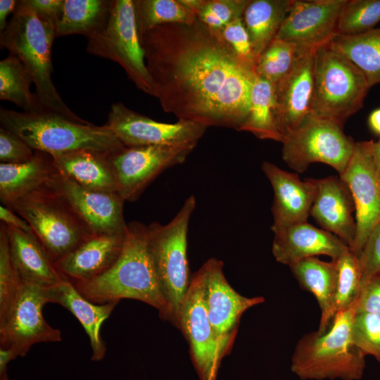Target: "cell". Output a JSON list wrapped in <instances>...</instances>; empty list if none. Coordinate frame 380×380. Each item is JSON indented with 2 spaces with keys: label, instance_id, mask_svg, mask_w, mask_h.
I'll return each instance as SVG.
<instances>
[{
  "label": "cell",
  "instance_id": "obj_46",
  "mask_svg": "<svg viewBox=\"0 0 380 380\" xmlns=\"http://www.w3.org/2000/svg\"><path fill=\"white\" fill-rule=\"evenodd\" d=\"M0 219L1 222L13 226L25 232H32L27 222L5 205L0 206Z\"/></svg>",
  "mask_w": 380,
  "mask_h": 380
},
{
  "label": "cell",
  "instance_id": "obj_25",
  "mask_svg": "<svg viewBox=\"0 0 380 380\" xmlns=\"http://www.w3.org/2000/svg\"><path fill=\"white\" fill-rule=\"evenodd\" d=\"M111 153L81 149L51 156L58 172L88 189L118 192V182Z\"/></svg>",
  "mask_w": 380,
  "mask_h": 380
},
{
  "label": "cell",
  "instance_id": "obj_27",
  "mask_svg": "<svg viewBox=\"0 0 380 380\" xmlns=\"http://www.w3.org/2000/svg\"><path fill=\"white\" fill-rule=\"evenodd\" d=\"M51 302L69 310L80 322L89 338L92 350L91 360H101L106 352L101 327L115 307V302L96 304L85 298L68 279L51 289Z\"/></svg>",
  "mask_w": 380,
  "mask_h": 380
},
{
  "label": "cell",
  "instance_id": "obj_30",
  "mask_svg": "<svg viewBox=\"0 0 380 380\" xmlns=\"http://www.w3.org/2000/svg\"><path fill=\"white\" fill-rule=\"evenodd\" d=\"M328 44L353 63L369 88L380 83V28L357 35H336Z\"/></svg>",
  "mask_w": 380,
  "mask_h": 380
},
{
  "label": "cell",
  "instance_id": "obj_7",
  "mask_svg": "<svg viewBox=\"0 0 380 380\" xmlns=\"http://www.w3.org/2000/svg\"><path fill=\"white\" fill-rule=\"evenodd\" d=\"M369 89L363 73L328 44L315 49L310 115L343 127Z\"/></svg>",
  "mask_w": 380,
  "mask_h": 380
},
{
  "label": "cell",
  "instance_id": "obj_37",
  "mask_svg": "<svg viewBox=\"0 0 380 380\" xmlns=\"http://www.w3.org/2000/svg\"><path fill=\"white\" fill-rule=\"evenodd\" d=\"M197 18L213 30H220L242 18L250 0H180Z\"/></svg>",
  "mask_w": 380,
  "mask_h": 380
},
{
  "label": "cell",
  "instance_id": "obj_39",
  "mask_svg": "<svg viewBox=\"0 0 380 380\" xmlns=\"http://www.w3.org/2000/svg\"><path fill=\"white\" fill-rule=\"evenodd\" d=\"M22 280L15 269L9 251L6 224L0 227V322L13 305Z\"/></svg>",
  "mask_w": 380,
  "mask_h": 380
},
{
  "label": "cell",
  "instance_id": "obj_32",
  "mask_svg": "<svg viewBox=\"0 0 380 380\" xmlns=\"http://www.w3.org/2000/svg\"><path fill=\"white\" fill-rule=\"evenodd\" d=\"M274 110V84L256 76L251 92L249 112L239 131L251 132L260 139L281 142Z\"/></svg>",
  "mask_w": 380,
  "mask_h": 380
},
{
  "label": "cell",
  "instance_id": "obj_23",
  "mask_svg": "<svg viewBox=\"0 0 380 380\" xmlns=\"http://www.w3.org/2000/svg\"><path fill=\"white\" fill-rule=\"evenodd\" d=\"M126 231L91 236L55 262L56 268L71 282L89 280L102 274L120 255Z\"/></svg>",
  "mask_w": 380,
  "mask_h": 380
},
{
  "label": "cell",
  "instance_id": "obj_8",
  "mask_svg": "<svg viewBox=\"0 0 380 380\" xmlns=\"http://www.w3.org/2000/svg\"><path fill=\"white\" fill-rule=\"evenodd\" d=\"M8 208L27 222L54 263L94 235L49 186L18 200Z\"/></svg>",
  "mask_w": 380,
  "mask_h": 380
},
{
  "label": "cell",
  "instance_id": "obj_26",
  "mask_svg": "<svg viewBox=\"0 0 380 380\" xmlns=\"http://www.w3.org/2000/svg\"><path fill=\"white\" fill-rule=\"evenodd\" d=\"M51 155L35 151L29 160L0 163V198L9 208L18 200L49 186L58 173Z\"/></svg>",
  "mask_w": 380,
  "mask_h": 380
},
{
  "label": "cell",
  "instance_id": "obj_20",
  "mask_svg": "<svg viewBox=\"0 0 380 380\" xmlns=\"http://www.w3.org/2000/svg\"><path fill=\"white\" fill-rule=\"evenodd\" d=\"M261 167L274 191L273 233L307 222L317 191L315 179L302 181L297 174L285 171L268 161H264Z\"/></svg>",
  "mask_w": 380,
  "mask_h": 380
},
{
  "label": "cell",
  "instance_id": "obj_29",
  "mask_svg": "<svg viewBox=\"0 0 380 380\" xmlns=\"http://www.w3.org/2000/svg\"><path fill=\"white\" fill-rule=\"evenodd\" d=\"M293 0H250L243 22L256 58L275 39Z\"/></svg>",
  "mask_w": 380,
  "mask_h": 380
},
{
  "label": "cell",
  "instance_id": "obj_21",
  "mask_svg": "<svg viewBox=\"0 0 380 380\" xmlns=\"http://www.w3.org/2000/svg\"><path fill=\"white\" fill-rule=\"evenodd\" d=\"M315 181L317 191L310 215L322 229L338 236L350 249L357 226L355 203L348 186L336 176Z\"/></svg>",
  "mask_w": 380,
  "mask_h": 380
},
{
  "label": "cell",
  "instance_id": "obj_16",
  "mask_svg": "<svg viewBox=\"0 0 380 380\" xmlns=\"http://www.w3.org/2000/svg\"><path fill=\"white\" fill-rule=\"evenodd\" d=\"M373 140L355 142L350 162L340 175L355 206L356 235L350 249L357 256L374 227L380 222V180L372 155Z\"/></svg>",
  "mask_w": 380,
  "mask_h": 380
},
{
  "label": "cell",
  "instance_id": "obj_36",
  "mask_svg": "<svg viewBox=\"0 0 380 380\" xmlns=\"http://www.w3.org/2000/svg\"><path fill=\"white\" fill-rule=\"evenodd\" d=\"M337 267L332 316L353 306L361 290V272L357 255L350 248L334 260Z\"/></svg>",
  "mask_w": 380,
  "mask_h": 380
},
{
  "label": "cell",
  "instance_id": "obj_38",
  "mask_svg": "<svg viewBox=\"0 0 380 380\" xmlns=\"http://www.w3.org/2000/svg\"><path fill=\"white\" fill-rule=\"evenodd\" d=\"M380 21V0H346L338 21V34L357 35Z\"/></svg>",
  "mask_w": 380,
  "mask_h": 380
},
{
  "label": "cell",
  "instance_id": "obj_31",
  "mask_svg": "<svg viewBox=\"0 0 380 380\" xmlns=\"http://www.w3.org/2000/svg\"><path fill=\"white\" fill-rule=\"evenodd\" d=\"M110 4V0H63L61 14L55 23L56 37H91L104 25Z\"/></svg>",
  "mask_w": 380,
  "mask_h": 380
},
{
  "label": "cell",
  "instance_id": "obj_24",
  "mask_svg": "<svg viewBox=\"0 0 380 380\" xmlns=\"http://www.w3.org/2000/svg\"><path fill=\"white\" fill-rule=\"evenodd\" d=\"M6 225L11 260L22 281L52 288L65 279L32 232Z\"/></svg>",
  "mask_w": 380,
  "mask_h": 380
},
{
  "label": "cell",
  "instance_id": "obj_34",
  "mask_svg": "<svg viewBox=\"0 0 380 380\" xmlns=\"http://www.w3.org/2000/svg\"><path fill=\"white\" fill-rule=\"evenodd\" d=\"M138 32L169 23L191 24L196 14L180 0H134Z\"/></svg>",
  "mask_w": 380,
  "mask_h": 380
},
{
  "label": "cell",
  "instance_id": "obj_3",
  "mask_svg": "<svg viewBox=\"0 0 380 380\" xmlns=\"http://www.w3.org/2000/svg\"><path fill=\"white\" fill-rule=\"evenodd\" d=\"M56 37L55 22L20 0L0 34V45L27 68L33 78L34 94L46 110L81 120L64 102L51 78V49Z\"/></svg>",
  "mask_w": 380,
  "mask_h": 380
},
{
  "label": "cell",
  "instance_id": "obj_10",
  "mask_svg": "<svg viewBox=\"0 0 380 380\" xmlns=\"http://www.w3.org/2000/svg\"><path fill=\"white\" fill-rule=\"evenodd\" d=\"M281 157L298 173L310 165L322 163L341 175L353 156L355 142L343 127L330 121L308 115L300 125L283 137Z\"/></svg>",
  "mask_w": 380,
  "mask_h": 380
},
{
  "label": "cell",
  "instance_id": "obj_15",
  "mask_svg": "<svg viewBox=\"0 0 380 380\" xmlns=\"http://www.w3.org/2000/svg\"><path fill=\"white\" fill-rule=\"evenodd\" d=\"M205 274V298L207 312L222 356L229 355L240 319L248 308L265 302L262 296L248 298L236 292L227 281L224 263L208 259L203 265Z\"/></svg>",
  "mask_w": 380,
  "mask_h": 380
},
{
  "label": "cell",
  "instance_id": "obj_51",
  "mask_svg": "<svg viewBox=\"0 0 380 380\" xmlns=\"http://www.w3.org/2000/svg\"><path fill=\"white\" fill-rule=\"evenodd\" d=\"M0 380H8L6 372L0 374Z\"/></svg>",
  "mask_w": 380,
  "mask_h": 380
},
{
  "label": "cell",
  "instance_id": "obj_9",
  "mask_svg": "<svg viewBox=\"0 0 380 380\" xmlns=\"http://www.w3.org/2000/svg\"><path fill=\"white\" fill-rule=\"evenodd\" d=\"M86 51L118 63L139 89L154 96L137 27L134 0H110L107 19L87 38Z\"/></svg>",
  "mask_w": 380,
  "mask_h": 380
},
{
  "label": "cell",
  "instance_id": "obj_35",
  "mask_svg": "<svg viewBox=\"0 0 380 380\" xmlns=\"http://www.w3.org/2000/svg\"><path fill=\"white\" fill-rule=\"evenodd\" d=\"M310 49L313 48H305L290 42L274 39L257 58L255 75L274 84Z\"/></svg>",
  "mask_w": 380,
  "mask_h": 380
},
{
  "label": "cell",
  "instance_id": "obj_45",
  "mask_svg": "<svg viewBox=\"0 0 380 380\" xmlns=\"http://www.w3.org/2000/svg\"><path fill=\"white\" fill-rule=\"evenodd\" d=\"M25 2L41 14L52 19L58 20L63 4V0H25Z\"/></svg>",
  "mask_w": 380,
  "mask_h": 380
},
{
  "label": "cell",
  "instance_id": "obj_40",
  "mask_svg": "<svg viewBox=\"0 0 380 380\" xmlns=\"http://www.w3.org/2000/svg\"><path fill=\"white\" fill-rule=\"evenodd\" d=\"M352 338L365 356L372 355L380 363V315L356 312L352 325Z\"/></svg>",
  "mask_w": 380,
  "mask_h": 380
},
{
  "label": "cell",
  "instance_id": "obj_28",
  "mask_svg": "<svg viewBox=\"0 0 380 380\" xmlns=\"http://www.w3.org/2000/svg\"><path fill=\"white\" fill-rule=\"evenodd\" d=\"M289 267L300 286L315 297L321 310L317 331H326L334 319L331 311L337 279L336 261L327 262L310 257Z\"/></svg>",
  "mask_w": 380,
  "mask_h": 380
},
{
  "label": "cell",
  "instance_id": "obj_41",
  "mask_svg": "<svg viewBox=\"0 0 380 380\" xmlns=\"http://www.w3.org/2000/svg\"><path fill=\"white\" fill-rule=\"evenodd\" d=\"M215 31L219 32L239 61L246 68L255 73V68L257 58L249 35L244 26L243 18H237L220 30Z\"/></svg>",
  "mask_w": 380,
  "mask_h": 380
},
{
  "label": "cell",
  "instance_id": "obj_42",
  "mask_svg": "<svg viewBox=\"0 0 380 380\" xmlns=\"http://www.w3.org/2000/svg\"><path fill=\"white\" fill-rule=\"evenodd\" d=\"M34 151L23 139L13 132L0 127L1 163H21L30 160Z\"/></svg>",
  "mask_w": 380,
  "mask_h": 380
},
{
  "label": "cell",
  "instance_id": "obj_14",
  "mask_svg": "<svg viewBox=\"0 0 380 380\" xmlns=\"http://www.w3.org/2000/svg\"><path fill=\"white\" fill-rule=\"evenodd\" d=\"M106 125L125 146L196 147L207 128L186 120H178L175 123L158 122L134 111L120 102L112 104Z\"/></svg>",
  "mask_w": 380,
  "mask_h": 380
},
{
  "label": "cell",
  "instance_id": "obj_6",
  "mask_svg": "<svg viewBox=\"0 0 380 380\" xmlns=\"http://www.w3.org/2000/svg\"><path fill=\"white\" fill-rule=\"evenodd\" d=\"M196 205V198L191 196L170 222L165 224L153 222L146 228L147 248L166 303L162 319L177 328L181 305L192 277L187 258V234Z\"/></svg>",
  "mask_w": 380,
  "mask_h": 380
},
{
  "label": "cell",
  "instance_id": "obj_49",
  "mask_svg": "<svg viewBox=\"0 0 380 380\" xmlns=\"http://www.w3.org/2000/svg\"><path fill=\"white\" fill-rule=\"evenodd\" d=\"M367 123L370 130L374 134L380 136V108L371 112Z\"/></svg>",
  "mask_w": 380,
  "mask_h": 380
},
{
  "label": "cell",
  "instance_id": "obj_48",
  "mask_svg": "<svg viewBox=\"0 0 380 380\" xmlns=\"http://www.w3.org/2000/svg\"><path fill=\"white\" fill-rule=\"evenodd\" d=\"M17 357V354L12 348L0 347V374L6 372L8 362Z\"/></svg>",
  "mask_w": 380,
  "mask_h": 380
},
{
  "label": "cell",
  "instance_id": "obj_33",
  "mask_svg": "<svg viewBox=\"0 0 380 380\" xmlns=\"http://www.w3.org/2000/svg\"><path fill=\"white\" fill-rule=\"evenodd\" d=\"M33 78L23 63L9 55L0 61V99L13 103L25 113L46 110L30 91Z\"/></svg>",
  "mask_w": 380,
  "mask_h": 380
},
{
  "label": "cell",
  "instance_id": "obj_50",
  "mask_svg": "<svg viewBox=\"0 0 380 380\" xmlns=\"http://www.w3.org/2000/svg\"><path fill=\"white\" fill-rule=\"evenodd\" d=\"M372 155L377 176L380 180V139L372 144Z\"/></svg>",
  "mask_w": 380,
  "mask_h": 380
},
{
  "label": "cell",
  "instance_id": "obj_1",
  "mask_svg": "<svg viewBox=\"0 0 380 380\" xmlns=\"http://www.w3.org/2000/svg\"><path fill=\"white\" fill-rule=\"evenodd\" d=\"M155 94L165 113L206 127L240 130L255 73L198 18L138 32Z\"/></svg>",
  "mask_w": 380,
  "mask_h": 380
},
{
  "label": "cell",
  "instance_id": "obj_44",
  "mask_svg": "<svg viewBox=\"0 0 380 380\" xmlns=\"http://www.w3.org/2000/svg\"><path fill=\"white\" fill-rule=\"evenodd\" d=\"M356 312H368L380 315V272L361 284Z\"/></svg>",
  "mask_w": 380,
  "mask_h": 380
},
{
  "label": "cell",
  "instance_id": "obj_12",
  "mask_svg": "<svg viewBox=\"0 0 380 380\" xmlns=\"http://www.w3.org/2000/svg\"><path fill=\"white\" fill-rule=\"evenodd\" d=\"M205 274L201 267L191 277L182 303L178 329L186 338L201 380H217L222 356L210 323L205 298Z\"/></svg>",
  "mask_w": 380,
  "mask_h": 380
},
{
  "label": "cell",
  "instance_id": "obj_5",
  "mask_svg": "<svg viewBox=\"0 0 380 380\" xmlns=\"http://www.w3.org/2000/svg\"><path fill=\"white\" fill-rule=\"evenodd\" d=\"M0 123L34 151L51 156L81 149L115 153L125 146L106 125L98 126L51 111L25 113L1 108Z\"/></svg>",
  "mask_w": 380,
  "mask_h": 380
},
{
  "label": "cell",
  "instance_id": "obj_43",
  "mask_svg": "<svg viewBox=\"0 0 380 380\" xmlns=\"http://www.w3.org/2000/svg\"><path fill=\"white\" fill-rule=\"evenodd\" d=\"M357 257L362 276L361 284L380 272V222L372 230Z\"/></svg>",
  "mask_w": 380,
  "mask_h": 380
},
{
  "label": "cell",
  "instance_id": "obj_22",
  "mask_svg": "<svg viewBox=\"0 0 380 380\" xmlns=\"http://www.w3.org/2000/svg\"><path fill=\"white\" fill-rule=\"evenodd\" d=\"M274 234L272 254L278 262L288 266L302 259L320 255L335 260L349 249L336 235L308 222L289 226Z\"/></svg>",
  "mask_w": 380,
  "mask_h": 380
},
{
  "label": "cell",
  "instance_id": "obj_47",
  "mask_svg": "<svg viewBox=\"0 0 380 380\" xmlns=\"http://www.w3.org/2000/svg\"><path fill=\"white\" fill-rule=\"evenodd\" d=\"M18 1L15 0H0V32L6 29L8 25L7 17L15 12Z\"/></svg>",
  "mask_w": 380,
  "mask_h": 380
},
{
  "label": "cell",
  "instance_id": "obj_2",
  "mask_svg": "<svg viewBox=\"0 0 380 380\" xmlns=\"http://www.w3.org/2000/svg\"><path fill=\"white\" fill-rule=\"evenodd\" d=\"M146 228L139 222L127 224L123 248L115 263L92 279L70 282L94 303L135 299L157 309L162 319L166 303L147 248Z\"/></svg>",
  "mask_w": 380,
  "mask_h": 380
},
{
  "label": "cell",
  "instance_id": "obj_4",
  "mask_svg": "<svg viewBox=\"0 0 380 380\" xmlns=\"http://www.w3.org/2000/svg\"><path fill=\"white\" fill-rule=\"evenodd\" d=\"M357 308V301L336 313L326 331L308 333L299 339L291 363L296 376L301 380H359L362 377L365 355L352 338Z\"/></svg>",
  "mask_w": 380,
  "mask_h": 380
},
{
  "label": "cell",
  "instance_id": "obj_18",
  "mask_svg": "<svg viewBox=\"0 0 380 380\" xmlns=\"http://www.w3.org/2000/svg\"><path fill=\"white\" fill-rule=\"evenodd\" d=\"M346 0H293L275 39L305 48L328 44L338 34V21Z\"/></svg>",
  "mask_w": 380,
  "mask_h": 380
},
{
  "label": "cell",
  "instance_id": "obj_13",
  "mask_svg": "<svg viewBox=\"0 0 380 380\" xmlns=\"http://www.w3.org/2000/svg\"><path fill=\"white\" fill-rule=\"evenodd\" d=\"M193 146H124L111 153L118 192L125 201H134L160 173L185 161Z\"/></svg>",
  "mask_w": 380,
  "mask_h": 380
},
{
  "label": "cell",
  "instance_id": "obj_11",
  "mask_svg": "<svg viewBox=\"0 0 380 380\" xmlns=\"http://www.w3.org/2000/svg\"><path fill=\"white\" fill-rule=\"evenodd\" d=\"M51 289L22 281L13 305L0 322V347L25 356L34 344L61 341V331L43 316L44 305L51 302Z\"/></svg>",
  "mask_w": 380,
  "mask_h": 380
},
{
  "label": "cell",
  "instance_id": "obj_19",
  "mask_svg": "<svg viewBox=\"0 0 380 380\" xmlns=\"http://www.w3.org/2000/svg\"><path fill=\"white\" fill-rule=\"evenodd\" d=\"M316 49L308 50L290 71L274 84V113L282 139L310 115Z\"/></svg>",
  "mask_w": 380,
  "mask_h": 380
},
{
  "label": "cell",
  "instance_id": "obj_17",
  "mask_svg": "<svg viewBox=\"0 0 380 380\" xmlns=\"http://www.w3.org/2000/svg\"><path fill=\"white\" fill-rule=\"evenodd\" d=\"M49 187L71 207L93 234L124 231L125 200L118 193L88 189L58 172Z\"/></svg>",
  "mask_w": 380,
  "mask_h": 380
}]
</instances>
